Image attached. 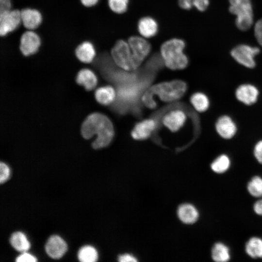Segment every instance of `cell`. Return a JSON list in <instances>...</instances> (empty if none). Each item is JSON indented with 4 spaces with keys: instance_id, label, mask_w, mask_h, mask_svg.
<instances>
[{
    "instance_id": "9a60e30c",
    "label": "cell",
    "mask_w": 262,
    "mask_h": 262,
    "mask_svg": "<svg viewBox=\"0 0 262 262\" xmlns=\"http://www.w3.org/2000/svg\"><path fill=\"white\" fill-rule=\"evenodd\" d=\"M75 53L77 59L84 63H90L94 59L96 52L94 45L89 41H85L76 47Z\"/></svg>"
},
{
    "instance_id": "cb8c5ba5",
    "label": "cell",
    "mask_w": 262,
    "mask_h": 262,
    "mask_svg": "<svg viewBox=\"0 0 262 262\" xmlns=\"http://www.w3.org/2000/svg\"><path fill=\"white\" fill-rule=\"evenodd\" d=\"M10 243L16 250L20 252H26L30 247V242L26 236L20 231L14 232L11 235Z\"/></svg>"
},
{
    "instance_id": "d590c367",
    "label": "cell",
    "mask_w": 262,
    "mask_h": 262,
    "mask_svg": "<svg viewBox=\"0 0 262 262\" xmlns=\"http://www.w3.org/2000/svg\"><path fill=\"white\" fill-rule=\"evenodd\" d=\"M253 210L257 214L262 216V199L257 200L254 203Z\"/></svg>"
},
{
    "instance_id": "277c9868",
    "label": "cell",
    "mask_w": 262,
    "mask_h": 262,
    "mask_svg": "<svg viewBox=\"0 0 262 262\" xmlns=\"http://www.w3.org/2000/svg\"><path fill=\"white\" fill-rule=\"evenodd\" d=\"M229 12L236 16L235 23L241 31L249 29L253 22V13L250 0H229Z\"/></svg>"
},
{
    "instance_id": "7a4b0ae2",
    "label": "cell",
    "mask_w": 262,
    "mask_h": 262,
    "mask_svg": "<svg viewBox=\"0 0 262 262\" xmlns=\"http://www.w3.org/2000/svg\"><path fill=\"white\" fill-rule=\"evenodd\" d=\"M186 89V83L180 80L158 83L151 86L144 93L142 100L146 107L153 109L156 107L153 99L154 96H158L164 101L171 102L181 98Z\"/></svg>"
},
{
    "instance_id": "1f68e13d",
    "label": "cell",
    "mask_w": 262,
    "mask_h": 262,
    "mask_svg": "<svg viewBox=\"0 0 262 262\" xmlns=\"http://www.w3.org/2000/svg\"><path fill=\"white\" fill-rule=\"evenodd\" d=\"M254 34L258 42L262 47V18L258 20L254 26Z\"/></svg>"
},
{
    "instance_id": "5b68a950",
    "label": "cell",
    "mask_w": 262,
    "mask_h": 262,
    "mask_svg": "<svg viewBox=\"0 0 262 262\" xmlns=\"http://www.w3.org/2000/svg\"><path fill=\"white\" fill-rule=\"evenodd\" d=\"M111 53L114 62L119 67L127 71L135 70L128 41L123 40L117 41L112 49Z\"/></svg>"
},
{
    "instance_id": "30bf717a",
    "label": "cell",
    "mask_w": 262,
    "mask_h": 262,
    "mask_svg": "<svg viewBox=\"0 0 262 262\" xmlns=\"http://www.w3.org/2000/svg\"><path fill=\"white\" fill-rule=\"evenodd\" d=\"M21 23L20 11L9 10L0 12V35L5 36L15 31Z\"/></svg>"
},
{
    "instance_id": "83f0119b",
    "label": "cell",
    "mask_w": 262,
    "mask_h": 262,
    "mask_svg": "<svg viewBox=\"0 0 262 262\" xmlns=\"http://www.w3.org/2000/svg\"><path fill=\"white\" fill-rule=\"evenodd\" d=\"M247 189L252 196L262 197V178L258 176L253 177L248 182Z\"/></svg>"
},
{
    "instance_id": "7c38bea8",
    "label": "cell",
    "mask_w": 262,
    "mask_h": 262,
    "mask_svg": "<svg viewBox=\"0 0 262 262\" xmlns=\"http://www.w3.org/2000/svg\"><path fill=\"white\" fill-rule=\"evenodd\" d=\"M45 248L46 253L50 258L58 259L66 252L67 246L66 242L61 237L53 235L48 239Z\"/></svg>"
},
{
    "instance_id": "ba28073f",
    "label": "cell",
    "mask_w": 262,
    "mask_h": 262,
    "mask_svg": "<svg viewBox=\"0 0 262 262\" xmlns=\"http://www.w3.org/2000/svg\"><path fill=\"white\" fill-rule=\"evenodd\" d=\"M128 42L132 53L133 64L136 69L149 53L151 46L145 38L141 36H131L129 38Z\"/></svg>"
},
{
    "instance_id": "3957f363",
    "label": "cell",
    "mask_w": 262,
    "mask_h": 262,
    "mask_svg": "<svg viewBox=\"0 0 262 262\" xmlns=\"http://www.w3.org/2000/svg\"><path fill=\"white\" fill-rule=\"evenodd\" d=\"M185 43L179 38H173L164 42L161 47V54L165 65L173 70L182 69L188 64L184 53Z\"/></svg>"
},
{
    "instance_id": "ac0fdd59",
    "label": "cell",
    "mask_w": 262,
    "mask_h": 262,
    "mask_svg": "<svg viewBox=\"0 0 262 262\" xmlns=\"http://www.w3.org/2000/svg\"><path fill=\"white\" fill-rule=\"evenodd\" d=\"M77 83L83 86L87 90L93 89L97 85L98 80L95 73L88 68L80 70L77 75Z\"/></svg>"
},
{
    "instance_id": "44dd1931",
    "label": "cell",
    "mask_w": 262,
    "mask_h": 262,
    "mask_svg": "<svg viewBox=\"0 0 262 262\" xmlns=\"http://www.w3.org/2000/svg\"><path fill=\"white\" fill-rule=\"evenodd\" d=\"M190 102L195 110L199 113L207 111L211 103L208 96L200 92L193 94L190 98Z\"/></svg>"
},
{
    "instance_id": "f1b7e54d",
    "label": "cell",
    "mask_w": 262,
    "mask_h": 262,
    "mask_svg": "<svg viewBox=\"0 0 262 262\" xmlns=\"http://www.w3.org/2000/svg\"><path fill=\"white\" fill-rule=\"evenodd\" d=\"M110 9L116 14H122L128 8L129 0H108Z\"/></svg>"
},
{
    "instance_id": "7402d4cb",
    "label": "cell",
    "mask_w": 262,
    "mask_h": 262,
    "mask_svg": "<svg viewBox=\"0 0 262 262\" xmlns=\"http://www.w3.org/2000/svg\"><path fill=\"white\" fill-rule=\"evenodd\" d=\"M211 254L212 259L216 262H227L230 258L229 247L221 242L216 243L213 245Z\"/></svg>"
},
{
    "instance_id": "6da1fadb",
    "label": "cell",
    "mask_w": 262,
    "mask_h": 262,
    "mask_svg": "<svg viewBox=\"0 0 262 262\" xmlns=\"http://www.w3.org/2000/svg\"><path fill=\"white\" fill-rule=\"evenodd\" d=\"M81 132L83 137L86 139L97 135L96 139L92 143L95 149L108 146L114 136L112 122L106 115L98 113L91 114L85 118L82 126Z\"/></svg>"
},
{
    "instance_id": "8992f818",
    "label": "cell",
    "mask_w": 262,
    "mask_h": 262,
    "mask_svg": "<svg viewBox=\"0 0 262 262\" xmlns=\"http://www.w3.org/2000/svg\"><path fill=\"white\" fill-rule=\"evenodd\" d=\"M260 52L259 48L246 44H240L233 48L230 51L232 58L244 67L252 69L256 66L255 57Z\"/></svg>"
},
{
    "instance_id": "8fae6325",
    "label": "cell",
    "mask_w": 262,
    "mask_h": 262,
    "mask_svg": "<svg viewBox=\"0 0 262 262\" xmlns=\"http://www.w3.org/2000/svg\"><path fill=\"white\" fill-rule=\"evenodd\" d=\"M41 44L39 35L33 30H28L23 33L20 37L19 49L23 55L29 56L36 53Z\"/></svg>"
},
{
    "instance_id": "9c48e42d",
    "label": "cell",
    "mask_w": 262,
    "mask_h": 262,
    "mask_svg": "<svg viewBox=\"0 0 262 262\" xmlns=\"http://www.w3.org/2000/svg\"><path fill=\"white\" fill-rule=\"evenodd\" d=\"M214 129L217 134L225 140L232 139L238 131L237 123L228 114L221 115L216 118L214 123Z\"/></svg>"
},
{
    "instance_id": "52a82bcc",
    "label": "cell",
    "mask_w": 262,
    "mask_h": 262,
    "mask_svg": "<svg viewBox=\"0 0 262 262\" xmlns=\"http://www.w3.org/2000/svg\"><path fill=\"white\" fill-rule=\"evenodd\" d=\"M260 95L259 88L254 83L243 82L238 85L234 91L236 99L240 103L247 106L255 104Z\"/></svg>"
},
{
    "instance_id": "4316f807",
    "label": "cell",
    "mask_w": 262,
    "mask_h": 262,
    "mask_svg": "<svg viewBox=\"0 0 262 262\" xmlns=\"http://www.w3.org/2000/svg\"><path fill=\"white\" fill-rule=\"evenodd\" d=\"M179 5L182 9L189 10L195 7L198 11L206 10L209 5V0H179Z\"/></svg>"
},
{
    "instance_id": "e0dca14e",
    "label": "cell",
    "mask_w": 262,
    "mask_h": 262,
    "mask_svg": "<svg viewBox=\"0 0 262 262\" xmlns=\"http://www.w3.org/2000/svg\"><path fill=\"white\" fill-rule=\"evenodd\" d=\"M158 26L156 21L152 17L146 16L140 19L138 23V30L141 36L145 38L155 35Z\"/></svg>"
},
{
    "instance_id": "484cf974",
    "label": "cell",
    "mask_w": 262,
    "mask_h": 262,
    "mask_svg": "<svg viewBox=\"0 0 262 262\" xmlns=\"http://www.w3.org/2000/svg\"><path fill=\"white\" fill-rule=\"evenodd\" d=\"M78 258L82 262H95L98 260V254L94 247L85 246L79 249Z\"/></svg>"
},
{
    "instance_id": "2e32d148",
    "label": "cell",
    "mask_w": 262,
    "mask_h": 262,
    "mask_svg": "<svg viewBox=\"0 0 262 262\" xmlns=\"http://www.w3.org/2000/svg\"><path fill=\"white\" fill-rule=\"evenodd\" d=\"M156 127V122L151 119L138 123L131 132L132 137L136 140H144L148 138Z\"/></svg>"
},
{
    "instance_id": "e575fe53",
    "label": "cell",
    "mask_w": 262,
    "mask_h": 262,
    "mask_svg": "<svg viewBox=\"0 0 262 262\" xmlns=\"http://www.w3.org/2000/svg\"><path fill=\"white\" fill-rule=\"evenodd\" d=\"M11 0H0V12L11 9Z\"/></svg>"
},
{
    "instance_id": "ffe728a7",
    "label": "cell",
    "mask_w": 262,
    "mask_h": 262,
    "mask_svg": "<svg viewBox=\"0 0 262 262\" xmlns=\"http://www.w3.org/2000/svg\"><path fill=\"white\" fill-rule=\"evenodd\" d=\"M97 101L103 105H108L115 100V92L111 86H105L98 88L95 93Z\"/></svg>"
},
{
    "instance_id": "4dcf8cb0",
    "label": "cell",
    "mask_w": 262,
    "mask_h": 262,
    "mask_svg": "<svg viewBox=\"0 0 262 262\" xmlns=\"http://www.w3.org/2000/svg\"><path fill=\"white\" fill-rule=\"evenodd\" d=\"M10 170L9 166L2 162L0 164V182H5L9 178Z\"/></svg>"
},
{
    "instance_id": "5bb4252c",
    "label": "cell",
    "mask_w": 262,
    "mask_h": 262,
    "mask_svg": "<svg viewBox=\"0 0 262 262\" xmlns=\"http://www.w3.org/2000/svg\"><path fill=\"white\" fill-rule=\"evenodd\" d=\"M186 120L185 114L180 110L172 111L164 117V125L171 131H178L184 124Z\"/></svg>"
},
{
    "instance_id": "d4e9b609",
    "label": "cell",
    "mask_w": 262,
    "mask_h": 262,
    "mask_svg": "<svg viewBox=\"0 0 262 262\" xmlns=\"http://www.w3.org/2000/svg\"><path fill=\"white\" fill-rule=\"evenodd\" d=\"M231 161L226 154L217 156L211 164V168L214 172L221 174L226 172L230 167Z\"/></svg>"
},
{
    "instance_id": "603a6c76",
    "label": "cell",
    "mask_w": 262,
    "mask_h": 262,
    "mask_svg": "<svg viewBox=\"0 0 262 262\" xmlns=\"http://www.w3.org/2000/svg\"><path fill=\"white\" fill-rule=\"evenodd\" d=\"M245 250L252 258H262V239L257 237L250 238L246 244Z\"/></svg>"
},
{
    "instance_id": "8d00e7d4",
    "label": "cell",
    "mask_w": 262,
    "mask_h": 262,
    "mask_svg": "<svg viewBox=\"0 0 262 262\" xmlns=\"http://www.w3.org/2000/svg\"><path fill=\"white\" fill-rule=\"evenodd\" d=\"M99 0H80L82 4L86 7H92L97 4Z\"/></svg>"
},
{
    "instance_id": "836d02e7",
    "label": "cell",
    "mask_w": 262,
    "mask_h": 262,
    "mask_svg": "<svg viewBox=\"0 0 262 262\" xmlns=\"http://www.w3.org/2000/svg\"><path fill=\"white\" fill-rule=\"evenodd\" d=\"M118 260L120 262H135L137 261L133 256L129 254L119 255Z\"/></svg>"
},
{
    "instance_id": "4fadbf2b",
    "label": "cell",
    "mask_w": 262,
    "mask_h": 262,
    "mask_svg": "<svg viewBox=\"0 0 262 262\" xmlns=\"http://www.w3.org/2000/svg\"><path fill=\"white\" fill-rule=\"evenodd\" d=\"M21 23L28 30H34L41 24L43 16L40 12L33 8H26L20 11Z\"/></svg>"
},
{
    "instance_id": "d6a6232c",
    "label": "cell",
    "mask_w": 262,
    "mask_h": 262,
    "mask_svg": "<svg viewBox=\"0 0 262 262\" xmlns=\"http://www.w3.org/2000/svg\"><path fill=\"white\" fill-rule=\"evenodd\" d=\"M16 262H35L37 261V259L33 255L23 252L16 258Z\"/></svg>"
},
{
    "instance_id": "f546056e",
    "label": "cell",
    "mask_w": 262,
    "mask_h": 262,
    "mask_svg": "<svg viewBox=\"0 0 262 262\" xmlns=\"http://www.w3.org/2000/svg\"><path fill=\"white\" fill-rule=\"evenodd\" d=\"M253 153L257 161L262 164V139L258 140L254 144Z\"/></svg>"
},
{
    "instance_id": "d6986e66",
    "label": "cell",
    "mask_w": 262,
    "mask_h": 262,
    "mask_svg": "<svg viewBox=\"0 0 262 262\" xmlns=\"http://www.w3.org/2000/svg\"><path fill=\"white\" fill-rule=\"evenodd\" d=\"M180 219L185 224H193L198 219L199 213L197 210L193 205L186 203L181 205L178 211Z\"/></svg>"
}]
</instances>
